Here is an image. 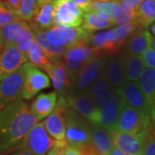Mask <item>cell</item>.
<instances>
[{
    "mask_svg": "<svg viewBox=\"0 0 155 155\" xmlns=\"http://www.w3.org/2000/svg\"><path fill=\"white\" fill-rule=\"evenodd\" d=\"M64 155H80V153L78 149L67 144L64 149Z\"/></svg>",
    "mask_w": 155,
    "mask_h": 155,
    "instance_id": "ee69618b",
    "label": "cell"
},
{
    "mask_svg": "<svg viewBox=\"0 0 155 155\" xmlns=\"http://www.w3.org/2000/svg\"><path fill=\"white\" fill-rule=\"evenodd\" d=\"M113 146L127 155H142L143 134L121 133L116 130L111 131Z\"/></svg>",
    "mask_w": 155,
    "mask_h": 155,
    "instance_id": "5bb4252c",
    "label": "cell"
},
{
    "mask_svg": "<svg viewBox=\"0 0 155 155\" xmlns=\"http://www.w3.org/2000/svg\"><path fill=\"white\" fill-rule=\"evenodd\" d=\"M115 91L120 95L126 105L134 109L150 120L148 107L139 84L126 81L121 87L116 88Z\"/></svg>",
    "mask_w": 155,
    "mask_h": 155,
    "instance_id": "8fae6325",
    "label": "cell"
},
{
    "mask_svg": "<svg viewBox=\"0 0 155 155\" xmlns=\"http://www.w3.org/2000/svg\"><path fill=\"white\" fill-rule=\"evenodd\" d=\"M153 35L147 28H139L129 37L127 42V54L141 56L146 50L152 46Z\"/></svg>",
    "mask_w": 155,
    "mask_h": 155,
    "instance_id": "ffe728a7",
    "label": "cell"
},
{
    "mask_svg": "<svg viewBox=\"0 0 155 155\" xmlns=\"http://www.w3.org/2000/svg\"><path fill=\"white\" fill-rule=\"evenodd\" d=\"M92 126L77 112L68 109L66 124V141L67 144L79 149L91 140Z\"/></svg>",
    "mask_w": 155,
    "mask_h": 155,
    "instance_id": "277c9868",
    "label": "cell"
},
{
    "mask_svg": "<svg viewBox=\"0 0 155 155\" xmlns=\"http://www.w3.org/2000/svg\"><path fill=\"white\" fill-rule=\"evenodd\" d=\"M50 85L49 77L45 72L41 71L38 67L27 62L22 98L27 100L31 99L39 91L49 88Z\"/></svg>",
    "mask_w": 155,
    "mask_h": 155,
    "instance_id": "7c38bea8",
    "label": "cell"
},
{
    "mask_svg": "<svg viewBox=\"0 0 155 155\" xmlns=\"http://www.w3.org/2000/svg\"><path fill=\"white\" fill-rule=\"evenodd\" d=\"M18 20L21 19L17 16V14L9 11L4 6H0V28Z\"/></svg>",
    "mask_w": 155,
    "mask_h": 155,
    "instance_id": "74e56055",
    "label": "cell"
},
{
    "mask_svg": "<svg viewBox=\"0 0 155 155\" xmlns=\"http://www.w3.org/2000/svg\"><path fill=\"white\" fill-rule=\"evenodd\" d=\"M32 28H33V31L35 33V41L38 43L41 48L43 50V52L45 53L46 56L48 58V60L51 62L61 60V57H63V55L65 54L67 48L57 47V46L52 45L46 37V30L34 27V26H32Z\"/></svg>",
    "mask_w": 155,
    "mask_h": 155,
    "instance_id": "7402d4cb",
    "label": "cell"
},
{
    "mask_svg": "<svg viewBox=\"0 0 155 155\" xmlns=\"http://www.w3.org/2000/svg\"><path fill=\"white\" fill-rule=\"evenodd\" d=\"M64 97V96H63ZM68 107L77 112L81 116L86 118L93 125L97 124L99 110L95 107L91 97L85 94L67 95L64 97Z\"/></svg>",
    "mask_w": 155,
    "mask_h": 155,
    "instance_id": "9a60e30c",
    "label": "cell"
},
{
    "mask_svg": "<svg viewBox=\"0 0 155 155\" xmlns=\"http://www.w3.org/2000/svg\"><path fill=\"white\" fill-rule=\"evenodd\" d=\"M27 60L28 63L38 68L43 69L45 72L51 65V61L48 60L43 50L41 48V47L35 41H34L28 50L27 54Z\"/></svg>",
    "mask_w": 155,
    "mask_h": 155,
    "instance_id": "4dcf8cb0",
    "label": "cell"
},
{
    "mask_svg": "<svg viewBox=\"0 0 155 155\" xmlns=\"http://www.w3.org/2000/svg\"><path fill=\"white\" fill-rule=\"evenodd\" d=\"M9 155H35L31 153H29L28 151H25V150H17L16 152L12 153L11 154Z\"/></svg>",
    "mask_w": 155,
    "mask_h": 155,
    "instance_id": "bcb514c9",
    "label": "cell"
},
{
    "mask_svg": "<svg viewBox=\"0 0 155 155\" xmlns=\"http://www.w3.org/2000/svg\"><path fill=\"white\" fill-rule=\"evenodd\" d=\"M29 26L28 22L22 20H18L0 28V37L3 48L15 45L17 36L24 28Z\"/></svg>",
    "mask_w": 155,
    "mask_h": 155,
    "instance_id": "4316f807",
    "label": "cell"
},
{
    "mask_svg": "<svg viewBox=\"0 0 155 155\" xmlns=\"http://www.w3.org/2000/svg\"><path fill=\"white\" fill-rule=\"evenodd\" d=\"M118 1L119 0L115 2H97L93 0V2L89 7L88 11H94L112 18L118 5Z\"/></svg>",
    "mask_w": 155,
    "mask_h": 155,
    "instance_id": "d590c367",
    "label": "cell"
},
{
    "mask_svg": "<svg viewBox=\"0 0 155 155\" xmlns=\"http://www.w3.org/2000/svg\"><path fill=\"white\" fill-rule=\"evenodd\" d=\"M78 151L80 153V155H103L91 141H88L87 143L83 145Z\"/></svg>",
    "mask_w": 155,
    "mask_h": 155,
    "instance_id": "ab89813d",
    "label": "cell"
},
{
    "mask_svg": "<svg viewBox=\"0 0 155 155\" xmlns=\"http://www.w3.org/2000/svg\"><path fill=\"white\" fill-rule=\"evenodd\" d=\"M139 85L148 107L150 120L155 122V69H145L139 79Z\"/></svg>",
    "mask_w": 155,
    "mask_h": 155,
    "instance_id": "ac0fdd59",
    "label": "cell"
},
{
    "mask_svg": "<svg viewBox=\"0 0 155 155\" xmlns=\"http://www.w3.org/2000/svg\"><path fill=\"white\" fill-rule=\"evenodd\" d=\"M141 58L144 63V66L147 68L155 69V51L152 47L148 48L141 54Z\"/></svg>",
    "mask_w": 155,
    "mask_h": 155,
    "instance_id": "f35d334b",
    "label": "cell"
},
{
    "mask_svg": "<svg viewBox=\"0 0 155 155\" xmlns=\"http://www.w3.org/2000/svg\"><path fill=\"white\" fill-rule=\"evenodd\" d=\"M150 33H151V35H153V37H155V21L153 22V24H152V26L150 28Z\"/></svg>",
    "mask_w": 155,
    "mask_h": 155,
    "instance_id": "681fc988",
    "label": "cell"
},
{
    "mask_svg": "<svg viewBox=\"0 0 155 155\" xmlns=\"http://www.w3.org/2000/svg\"><path fill=\"white\" fill-rule=\"evenodd\" d=\"M110 84L109 83L105 76V72H104V73L101 74L99 77L91 84V85L89 88V91L86 93V95L92 99L93 97L98 96V95L110 91Z\"/></svg>",
    "mask_w": 155,
    "mask_h": 155,
    "instance_id": "e575fe53",
    "label": "cell"
},
{
    "mask_svg": "<svg viewBox=\"0 0 155 155\" xmlns=\"http://www.w3.org/2000/svg\"><path fill=\"white\" fill-rule=\"evenodd\" d=\"M55 1L57 0H37V5L47 4V3H52V2H55Z\"/></svg>",
    "mask_w": 155,
    "mask_h": 155,
    "instance_id": "c3c4849f",
    "label": "cell"
},
{
    "mask_svg": "<svg viewBox=\"0 0 155 155\" xmlns=\"http://www.w3.org/2000/svg\"><path fill=\"white\" fill-rule=\"evenodd\" d=\"M83 15L84 11L72 0H57L54 2V26L79 28L83 22Z\"/></svg>",
    "mask_w": 155,
    "mask_h": 155,
    "instance_id": "9c48e42d",
    "label": "cell"
},
{
    "mask_svg": "<svg viewBox=\"0 0 155 155\" xmlns=\"http://www.w3.org/2000/svg\"><path fill=\"white\" fill-rule=\"evenodd\" d=\"M72 1L76 5L78 6L84 12L88 11L91 4L93 2V0H72Z\"/></svg>",
    "mask_w": 155,
    "mask_h": 155,
    "instance_id": "7bdbcfd3",
    "label": "cell"
},
{
    "mask_svg": "<svg viewBox=\"0 0 155 155\" xmlns=\"http://www.w3.org/2000/svg\"><path fill=\"white\" fill-rule=\"evenodd\" d=\"M91 33H88L82 28H74L68 26H53L46 30V37L50 43L57 47H66L77 44L78 42L87 41Z\"/></svg>",
    "mask_w": 155,
    "mask_h": 155,
    "instance_id": "5b68a950",
    "label": "cell"
},
{
    "mask_svg": "<svg viewBox=\"0 0 155 155\" xmlns=\"http://www.w3.org/2000/svg\"><path fill=\"white\" fill-rule=\"evenodd\" d=\"M37 6V0H21L17 16L22 21H31Z\"/></svg>",
    "mask_w": 155,
    "mask_h": 155,
    "instance_id": "8d00e7d4",
    "label": "cell"
},
{
    "mask_svg": "<svg viewBox=\"0 0 155 155\" xmlns=\"http://www.w3.org/2000/svg\"><path fill=\"white\" fill-rule=\"evenodd\" d=\"M55 142L56 140L47 132L42 122L37 123L30 130L15 151L25 150L35 155H46L54 147Z\"/></svg>",
    "mask_w": 155,
    "mask_h": 155,
    "instance_id": "3957f363",
    "label": "cell"
},
{
    "mask_svg": "<svg viewBox=\"0 0 155 155\" xmlns=\"http://www.w3.org/2000/svg\"><path fill=\"white\" fill-rule=\"evenodd\" d=\"M46 72L48 73L49 78H51L56 92H60L61 95H63V93H65L67 89L71 86L70 77L67 67L65 62L61 61V59L51 62V65L47 69Z\"/></svg>",
    "mask_w": 155,
    "mask_h": 155,
    "instance_id": "d6986e66",
    "label": "cell"
},
{
    "mask_svg": "<svg viewBox=\"0 0 155 155\" xmlns=\"http://www.w3.org/2000/svg\"><path fill=\"white\" fill-rule=\"evenodd\" d=\"M105 76L112 87H121L125 79L123 59L118 57L111 58L107 65Z\"/></svg>",
    "mask_w": 155,
    "mask_h": 155,
    "instance_id": "d4e9b609",
    "label": "cell"
},
{
    "mask_svg": "<svg viewBox=\"0 0 155 155\" xmlns=\"http://www.w3.org/2000/svg\"><path fill=\"white\" fill-rule=\"evenodd\" d=\"M27 62V58L17 49L16 45L4 47L0 55V81L17 72Z\"/></svg>",
    "mask_w": 155,
    "mask_h": 155,
    "instance_id": "4fadbf2b",
    "label": "cell"
},
{
    "mask_svg": "<svg viewBox=\"0 0 155 155\" xmlns=\"http://www.w3.org/2000/svg\"><path fill=\"white\" fill-rule=\"evenodd\" d=\"M93 56V50L87 41L78 42L68 47L63 55V59L70 78L74 80L84 66Z\"/></svg>",
    "mask_w": 155,
    "mask_h": 155,
    "instance_id": "52a82bcc",
    "label": "cell"
},
{
    "mask_svg": "<svg viewBox=\"0 0 155 155\" xmlns=\"http://www.w3.org/2000/svg\"><path fill=\"white\" fill-rule=\"evenodd\" d=\"M27 63L17 72L0 81V109L22 98Z\"/></svg>",
    "mask_w": 155,
    "mask_h": 155,
    "instance_id": "8992f818",
    "label": "cell"
},
{
    "mask_svg": "<svg viewBox=\"0 0 155 155\" xmlns=\"http://www.w3.org/2000/svg\"><path fill=\"white\" fill-rule=\"evenodd\" d=\"M0 110H1V109H0Z\"/></svg>",
    "mask_w": 155,
    "mask_h": 155,
    "instance_id": "9f6ffc18",
    "label": "cell"
},
{
    "mask_svg": "<svg viewBox=\"0 0 155 155\" xmlns=\"http://www.w3.org/2000/svg\"><path fill=\"white\" fill-rule=\"evenodd\" d=\"M123 67L125 79L130 82L139 81L145 66L141 56H134L127 54L123 58Z\"/></svg>",
    "mask_w": 155,
    "mask_h": 155,
    "instance_id": "484cf974",
    "label": "cell"
},
{
    "mask_svg": "<svg viewBox=\"0 0 155 155\" xmlns=\"http://www.w3.org/2000/svg\"><path fill=\"white\" fill-rule=\"evenodd\" d=\"M122 1L124 3H126L128 6H130L132 9L136 11L139 6L140 5V4L145 0H122Z\"/></svg>",
    "mask_w": 155,
    "mask_h": 155,
    "instance_id": "f6af8a7d",
    "label": "cell"
},
{
    "mask_svg": "<svg viewBox=\"0 0 155 155\" xmlns=\"http://www.w3.org/2000/svg\"><path fill=\"white\" fill-rule=\"evenodd\" d=\"M0 55H1V53H0Z\"/></svg>",
    "mask_w": 155,
    "mask_h": 155,
    "instance_id": "db71d44e",
    "label": "cell"
},
{
    "mask_svg": "<svg viewBox=\"0 0 155 155\" xmlns=\"http://www.w3.org/2000/svg\"><path fill=\"white\" fill-rule=\"evenodd\" d=\"M140 28H147L155 21V0H145L136 10Z\"/></svg>",
    "mask_w": 155,
    "mask_h": 155,
    "instance_id": "f1b7e54d",
    "label": "cell"
},
{
    "mask_svg": "<svg viewBox=\"0 0 155 155\" xmlns=\"http://www.w3.org/2000/svg\"><path fill=\"white\" fill-rule=\"evenodd\" d=\"M140 28L137 21L116 26L105 31L91 34L89 46L93 50L95 56L114 55L118 53L122 45Z\"/></svg>",
    "mask_w": 155,
    "mask_h": 155,
    "instance_id": "7a4b0ae2",
    "label": "cell"
},
{
    "mask_svg": "<svg viewBox=\"0 0 155 155\" xmlns=\"http://www.w3.org/2000/svg\"><path fill=\"white\" fill-rule=\"evenodd\" d=\"M67 145V142L66 140H63V141L56 140L55 145L48 153V155H64V149Z\"/></svg>",
    "mask_w": 155,
    "mask_h": 155,
    "instance_id": "b9f144b4",
    "label": "cell"
},
{
    "mask_svg": "<svg viewBox=\"0 0 155 155\" xmlns=\"http://www.w3.org/2000/svg\"><path fill=\"white\" fill-rule=\"evenodd\" d=\"M35 41V33H34L32 26L29 25L28 27L24 28L20 33V35L17 36L15 45L17 48V49L27 58V54H28V50Z\"/></svg>",
    "mask_w": 155,
    "mask_h": 155,
    "instance_id": "d6a6232c",
    "label": "cell"
},
{
    "mask_svg": "<svg viewBox=\"0 0 155 155\" xmlns=\"http://www.w3.org/2000/svg\"><path fill=\"white\" fill-rule=\"evenodd\" d=\"M37 122L22 100L3 108L0 110V154L16 149Z\"/></svg>",
    "mask_w": 155,
    "mask_h": 155,
    "instance_id": "6da1fadb",
    "label": "cell"
},
{
    "mask_svg": "<svg viewBox=\"0 0 155 155\" xmlns=\"http://www.w3.org/2000/svg\"><path fill=\"white\" fill-rule=\"evenodd\" d=\"M3 49V45H2V41H1V37H0V53Z\"/></svg>",
    "mask_w": 155,
    "mask_h": 155,
    "instance_id": "f5cc1de1",
    "label": "cell"
},
{
    "mask_svg": "<svg viewBox=\"0 0 155 155\" xmlns=\"http://www.w3.org/2000/svg\"><path fill=\"white\" fill-rule=\"evenodd\" d=\"M94 1H97V2H115L117 0H94Z\"/></svg>",
    "mask_w": 155,
    "mask_h": 155,
    "instance_id": "816d5d0a",
    "label": "cell"
},
{
    "mask_svg": "<svg viewBox=\"0 0 155 155\" xmlns=\"http://www.w3.org/2000/svg\"><path fill=\"white\" fill-rule=\"evenodd\" d=\"M111 20L114 25L116 26L132 22L136 20V11L127 5L122 0H119Z\"/></svg>",
    "mask_w": 155,
    "mask_h": 155,
    "instance_id": "f546056e",
    "label": "cell"
},
{
    "mask_svg": "<svg viewBox=\"0 0 155 155\" xmlns=\"http://www.w3.org/2000/svg\"><path fill=\"white\" fill-rule=\"evenodd\" d=\"M54 2L47 3L36 6L32 17V26L48 30L54 26Z\"/></svg>",
    "mask_w": 155,
    "mask_h": 155,
    "instance_id": "603a6c76",
    "label": "cell"
},
{
    "mask_svg": "<svg viewBox=\"0 0 155 155\" xmlns=\"http://www.w3.org/2000/svg\"><path fill=\"white\" fill-rule=\"evenodd\" d=\"M81 26L85 31L92 34V32L95 31L111 28L112 26H114V23L111 18L105 15L99 14L94 11H87L84 12L83 22Z\"/></svg>",
    "mask_w": 155,
    "mask_h": 155,
    "instance_id": "44dd1931",
    "label": "cell"
},
{
    "mask_svg": "<svg viewBox=\"0 0 155 155\" xmlns=\"http://www.w3.org/2000/svg\"><path fill=\"white\" fill-rule=\"evenodd\" d=\"M0 6H1V4H0Z\"/></svg>",
    "mask_w": 155,
    "mask_h": 155,
    "instance_id": "11a10c76",
    "label": "cell"
},
{
    "mask_svg": "<svg viewBox=\"0 0 155 155\" xmlns=\"http://www.w3.org/2000/svg\"><path fill=\"white\" fill-rule=\"evenodd\" d=\"M68 105L63 96L60 95L54 110L44 122V127L50 136L55 140H66V124Z\"/></svg>",
    "mask_w": 155,
    "mask_h": 155,
    "instance_id": "ba28073f",
    "label": "cell"
},
{
    "mask_svg": "<svg viewBox=\"0 0 155 155\" xmlns=\"http://www.w3.org/2000/svg\"><path fill=\"white\" fill-rule=\"evenodd\" d=\"M0 4L9 11L17 14L21 4V0H0Z\"/></svg>",
    "mask_w": 155,
    "mask_h": 155,
    "instance_id": "60d3db41",
    "label": "cell"
},
{
    "mask_svg": "<svg viewBox=\"0 0 155 155\" xmlns=\"http://www.w3.org/2000/svg\"><path fill=\"white\" fill-rule=\"evenodd\" d=\"M142 155H155V122H151L143 134Z\"/></svg>",
    "mask_w": 155,
    "mask_h": 155,
    "instance_id": "836d02e7",
    "label": "cell"
},
{
    "mask_svg": "<svg viewBox=\"0 0 155 155\" xmlns=\"http://www.w3.org/2000/svg\"><path fill=\"white\" fill-rule=\"evenodd\" d=\"M58 102V94L56 91L41 93L33 101L30 106V111L37 121H41L52 114Z\"/></svg>",
    "mask_w": 155,
    "mask_h": 155,
    "instance_id": "e0dca14e",
    "label": "cell"
},
{
    "mask_svg": "<svg viewBox=\"0 0 155 155\" xmlns=\"http://www.w3.org/2000/svg\"><path fill=\"white\" fill-rule=\"evenodd\" d=\"M92 102L94 104L95 107L97 110H103L104 108L110 107V106H118L122 107L124 105V102L120 95L117 92H105L103 94H100L92 98Z\"/></svg>",
    "mask_w": 155,
    "mask_h": 155,
    "instance_id": "1f68e13d",
    "label": "cell"
},
{
    "mask_svg": "<svg viewBox=\"0 0 155 155\" xmlns=\"http://www.w3.org/2000/svg\"><path fill=\"white\" fill-rule=\"evenodd\" d=\"M122 107L110 106L103 110H98L99 112L96 126L104 127L110 132L115 130Z\"/></svg>",
    "mask_w": 155,
    "mask_h": 155,
    "instance_id": "83f0119b",
    "label": "cell"
},
{
    "mask_svg": "<svg viewBox=\"0 0 155 155\" xmlns=\"http://www.w3.org/2000/svg\"><path fill=\"white\" fill-rule=\"evenodd\" d=\"M151 122L134 109L124 104L121 110L115 130L121 133L138 134L144 131Z\"/></svg>",
    "mask_w": 155,
    "mask_h": 155,
    "instance_id": "30bf717a",
    "label": "cell"
},
{
    "mask_svg": "<svg viewBox=\"0 0 155 155\" xmlns=\"http://www.w3.org/2000/svg\"><path fill=\"white\" fill-rule=\"evenodd\" d=\"M104 66V60L103 57L93 56L84 65L76 77L77 86L80 90L90 87L91 84L101 75Z\"/></svg>",
    "mask_w": 155,
    "mask_h": 155,
    "instance_id": "2e32d148",
    "label": "cell"
},
{
    "mask_svg": "<svg viewBox=\"0 0 155 155\" xmlns=\"http://www.w3.org/2000/svg\"><path fill=\"white\" fill-rule=\"evenodd\" d=\"M151 47L155 51V37H153V41H152V46Z\"/></svg>",
    "mask_w": 155,
    "mask_h": 155,
    "instance_id": "f907efd6",
    "label": "cell"
},
{
    "mask_svg": "<svg viewBox=\"0 0 155 155\" xmlns=\"http://www.w3.org/2000/svg\"><path fill=\"white\" fill-rule=\"evenodd\" d=\"M109 155H127V154H125L124 153H122V151H120L119 149H117L116 147H113V148H112V150H111V152L110 153V154Z\"/></svg>",
    "mask_w": 155,
    "mask_h": 155,
    "instance_id": "7dc6e473",
    "label": "cell"
},
{
    "mask_svg": "<svg viewBox=\"0 0 155 155\" xmlns=\"http://www.w3.org/2000/svg\"><path fill=\"white\" fill-rule=\"evenodd\" d=\"M90 141L94 145L96 148L103 155L110 154L114 147L110 132L104 127L96 125L91 128Z\"/></svg>",
    "mask_w": 155,
    "mask_h": 155,
    "instance_id": "cb8c5ba5",
    "label": "cell"
}]
</instances>
